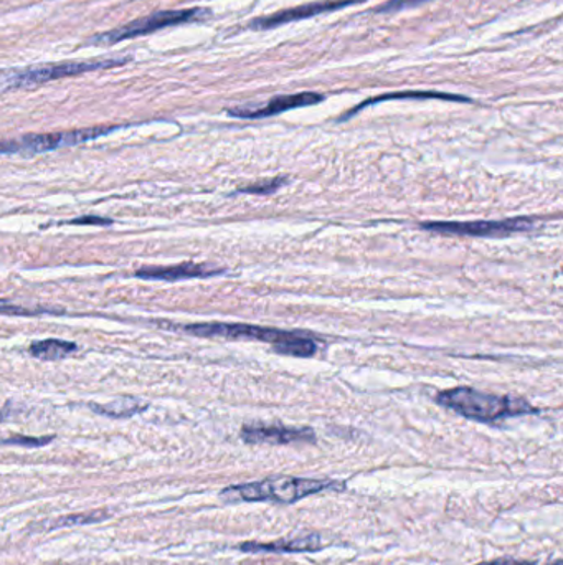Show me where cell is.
Segmentation results:
<instances>
[{"instance_id":"cell-1","label":"cell","mask_w":563,"mask_h":565,"mask_svg":"<svg viewBox=\"0 0 563 565\" xmlns=\"http://www.w3.org/2000/svg\"><path fill=\"white\" fill-rule=\"evenodd\" d=\"M436 402L449 411L457 412L461 417L481 424H494L507 417L536 414L537 408L522 399L507 397V395L486 394L471 388H457L451 391L439 392Z\"/></svg>"},{"instance_id":"cell-2","label":"cell","mask_w":563,"mask_h":565,"mask_svg":"<svg viewBox=\"0 0 563 565\" xmlns=\"http://www.w3.org/2000/svg\"><path fill=\"white\" fill-rule=\"evenodd\" d=\"M328 489H344V483L331 482V480L278 476V478L263 480V482L229 486L220 493V498L227 503L272 501L279 503V505H292L299 499L328 492Z\"/></svg>"},{"instance_id":"cell-3","label":"cell","mask_w":563,"mask_h":565,"mask_svg":"<svg viewBox=\"0 0 563 565\" xmlns=\"http://www.w3.org/2000/svg\"><path fill=\"white\" fill-rule=\"evenodd\" d=\"M182 331L198 337H227V339H249L268 343L276 353L292 357H312L318 346L309 337L275 327L250 326V324L200 323L182 326Z\"/></svg>"},{"instance_id":"cell-4","label":"cell","mask_w":563,"mask_h":565,"mask_svg":"<svg viewBox=\"0 0 563 565\" xmlns=\"http://www.w3.org/2000/svg\"><path fill=\"white\" fill-rule=\"evenodd\" d=\"M208 11L204 9H187V11H164L156 12L148 18L138 19V21L129 22L123 27L115 31L104 32V34L91 37L90 44L94 45H113L119 44L129 38L141 37V35L152 34V32L161 31V28L172 27V25L188 24V22L204 21L208 18Z\"/></svg>"},{"instance_id":"cell-5","label":"cell","mask_w":563,"mask_h":565,"mask_svg":"<svg viewBox=\"0 0 563 565\" xmlns=\"http://www.w3.org/2000/svg\"><path fill=\"white\" fill-rule=\"evenodd\" d=\"M118 129V126H96V128L74 129V131L47 132V135L22 136L21 139L0 142V154H18V152L54 151V149L68 148V146L81 145L91 141Z\"/></svg>"},{"instance_id":"cell-6","label":"cell","mask_w":563,"mask_h":565,"mask_svg":"<svg viewBox=\"0 0 563 565\" xmlns=\"http://www.w3.org/2000/svg\"><path fill=\"white\" fill-rule=\"evenodd\" d=\"M131 57L110 58V60L94 61H68V64L42 65V67L28 68V70L18 71L9 78L11 87L25 88L34 84L47 83L60 78L77 77L87 71L101 70V68L123 67L129 64Z\"/></svg>"},{"instance_id":"cell-7","label":"cell","mask_w":563,"mask_h":565,"mask_svg":"<svg viewBox=\"0 0 563 565\" xmlns=\"http://www.w3.org/2000/svg\"><path fill=\"white\" fill-rule=\"evenodd\" d=\"M536 219L516 217L506 220H478V222H426L422 229L443 235L460 237H506L510 233L529 232L536 227Z\"/></svg>"},{"instance_id":"cell-8","label":"cell","mask_w":563,"mask_h":565,"mask_svg":"<svg viewBox=\"0 0 563 565\" xmlns=\"http://www.w3.org/2000/svg\"><path fill=\"white\" fill-rule=\"evenodd\" d=\"M363 0H322V2H312V4L299 5V8L286 9V11L276 12L268 18H258L250 22V28L253 31H272V28L282 27V25L291 24V22L305 21V19L315 18V15L331 14V12L340 11V9L349 8L353 4H359Z\"/></svg>"},{"instance_id":"cell-9","label":"cell","mask_w":563,"mask_h":565,"mask_svg":"<svg viewBox=\"0 0 563 565\" xmlns=\"http://www.w3.org/2000/svg\"><path fill=\"white\" fill-rule=\"evenodd\" d=\"M324 100V96L314 91L308 93L283 94L275 96L263 106H239V108L229 109V115L240 119H263L272 118V116L282 115L285 112H291L296 108H306V106L318 105Z\"/></svg>"},{"instance_id":"cell-10","label":"cell","mask_w":563,"mask_h":565,"mask_svg":"<svg viewBox=\"0 0 563 565\" xmlns=\"http://www.w3.org/2000/svg\"><path fill=\"white\" fill-rule=\"evenodd\" d=\"M249 445L314 443L315 434L311 428L283 427V425H245L240 434Z\"/></svg>"},{"instance_id":"cell-11","label":"cell","mask_w":563,"mask_h":565,"mask_svg":"<svg viewBox=\"0 0 563 565\" xmlns=\"http://www.w3.org/2000/svg\"><path fill=\"white\" fill-rule=\"evenodd\" d=\"M223 269L217 266L198 265V263H181L175 266H146L136 272V276L151 281H181V279L208 278V276L220 275Z\"/></svg>"},{"instance_id":"cell-12","label":"cell","mask_w":563,"mask_h":565,"mask_svg":"<svg viewBox=\"0 0 563 565\" xmlns=\"http://www.w3.org/2000/svg\"><path fill=\"white\" fill-rule=\"evenodd\" d=\"M240 551L250 552V554H258V552H315L321 551V538L319 535H306V538L289 539V541L268 542V544H260V542H245L240 545Z\"/></svg>"},{"instance_id":"cell-13","label":"cell","mask_w":563,"mask_h":565,"mask_svg":"<svg viewBox=\"0 0 563 565\" xmlns=\"http://www.w3.org/2000/svg\"><path fill=\"white\" fill-rule=\"evenodd\" d=\"M406 99H416V100H449V102H470V100L464 99V96H457V94H448V93H438V91H402V93H392V94H383V96H379V99L367 100V102L360 103L357 108H354L353 112L347 113L344 116V119H349L351 116L359 113L360 109L366 108V106L374 105V103L386 102V100H406Z\"/></svg>"},{"instance_id":"cell-14","label":"cell","mask_w":563,"mask_h":565,"mask_svg":"<svg viewBox=\"0 0 563 565\" xmlns=\"http://www.w3.org/2000/svg\"><path fill=\"white\" fill-rule=\"evenodd\" d=\"M77 349V344L68 343V341L45 339L32 344L31 354L41 360H61Z\"/></svg>"},{"instance_id":"cell-15","label":"cell","mask_w":563,"mask_h":565,"mask_svg":"<svg viewBox=\"0 0 563 565\" xmlns=\"http://www.w3.org/2000/svg\"><path fill=\"white\" fill-rule=\"evenodd\" d=\"M90 408L96 414L107 415V417H131V415L146 411L148 405L139 404L135 399H122V401L111 402L107 405L91 404Z\"/></svg>"},{"instance_id":"cell-16","label":"cell","mask_w":563,"mask_h":565,"mask_svg":"<svg viewBox=\"0 0 563 565\" xmlns=\"http://www.w3.org/2000/svg\"><path fill=\"white\" fill-rule=\"evenodd\" d=\"M106 518L107 515L103 511L88 512V515L65 516V518H60L57 519V521L51 522L50 529L68 528V526L74 524H90V522H100Z\"/></svg>"},{"instance_id":"cell-17","label":"cell","mask_w":563,"mask_h":565,"mask_svg":"<svg viewBox=\"0 0 563 565\" xmlns=\"http://www.w3.org/2000/svg\"><path fill=\"white\" fill-rule=\"evenodd\" d=\"M433 2V0H389L386 4L376 9L377 14H399V12L406 11V9L418 8V5Z\"/></svg>"},{"instance_id":"cell-18","label":"cell","mask_w":563,"mask_h":565,"mask_svg":"<svg viewBox=\"0 0 563 565\" xmlns=\"http://www.w3.org/2000/svg\"><path fill=\"white\" fill-rule=\"evenodd\" d=\"M286 184L285 177L275 178V181L266 182V184L250 185V187L242 188L240 193L246 194H269L275 193L276 188L282 187Z\"/></svg>"},{"instance_id":"cell-19","label":"cell","mask_w":563,"mask_h":565,"mask_svg":"<svg viewBox=\"0 0 563 565\" xmlns=\"http://www.w3.org/2000/svg\"><path fill=\"white\" fill-rule=\"evenodd\" d=\"M54 437L47 438H28V437H12L9 440L2 441L5 445H22V447H42V445L50 443Z\"/></svg>"},{"instance_id":"cell-20","label":"cell","mask_w":563,"mask_h":565,"mask_svg":"<svg viewBox=\"0 0 563 565\" xmlns=\"http://www.w3.org/2000/svg\"><path fill=\"white\" fill-rule=\"evenodd\" d=\"M0 313L2 314H21V316H34V314L47 313L45 310H27V308L11 307V304L0 303Z\"/></svg>"},{"instance_id":"cell-21","label":"cell","mask_w":563,"mask_h":565,"mask_svg":"<svg viewBox=\"0 0 563 565\" xmlns=\"http://www.w3.org/2000/svg\"><path fill=\"white\" fill-rule=\"evenodd\" d=\"M476 565H539L536 564V562H529V561H517V558H510V557H501L496 558V561H490V562H481V564ZM553 565H562V562L556 561Z\"/></svg>"},{"instance_id":"cell-22","label":"cell","mask_w":563,"mask_h":565,"mask_svg":"<svg viewBox=\"0 0 563 565\" xmlns=\"http://www.w3.org/2000/svg\"><path fill=\"white\" fill-rule=\"evenodd\" d=\"M73 226H111L113 220L101 219V217H81V219L71 220Z\"/></svg>"},{"instance_id":"cell-23","label":"cell","mask_w":563,"mask_h":565,"mask_svg":"<svg viewBox=\"0 0 563 565\" xmlns=\"http://www.w3.org/2000/svg\"><path fill=\"white\" fill-rule=\"evenodd\" d=\"M8 418V414L5 412L0 411V422L5 420Z\"/></svg>"}]
</instances>
